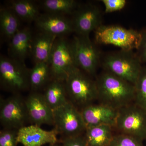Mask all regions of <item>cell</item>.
<instances>
[{
	"mask_svg": "<svg viewBox=\"0 0 146 146\" xmlns=\"http://www.w3.org/2000/svg\"><path fill=\"white\" fill-rule=\"evenodd\" d=\"M99 103L118 110L134 102V85L107 71L96 80Z\"/></svg>",
	"mask_w": 146,
	"mask_h": 146,
	"instance_id": "cell-1",
	"label": "cell"
},
{
	"mask_svg": "<svg viewBox=\"0 0 146 146\" xmlns=\"http://www.w3.org/2000/svg\"><path fill=\"white\" fill-rule=\"evenodd\" d=\"M67 95L77 108H83L98 100L96 82L77 68L69 73L65 81Z\"/></svg>",
	"mask_w": 146,
	"mask_h": 146,
	"instance_id": "cell-2",
	"label": "cell"
},
{
	"mask_svg": "<svg viewBox=\"0 0 146 146\" xmlns=\"http://www.w3.org/2000/svg\"><path fill=\"white\" fill-rule=\"evenodd\" d=\"M142 63L132 51L121 50L107 56L104 60L103 66L106 71L134 85L143 68Z\"/></svg>",
	"mask_w": 146,
	"mask_h": 146,
	"instance_id": "cell-3",
	"label": "cell"
},
{
	"mask_svg": "<svg viewBox=\"0 0 146 146\" xmlns=\"http://www.w3.org/2000/svg\"><path fill=\"white\" fill-rule=\"evenodd\" d=\"M114 130L143 141L146 140V111L134 103L118 110Z\"/></svg>",
	"mask_w": 146,
	"mask_h": 146,
	"instance_id": "cell-4",
	"label": "cell"
},
{
	"mask_svg": "<svg viewBox=\"0 0 146 146\" xmlns=\"http://www.w3.org/2000/svg\"><path fill=\"white\" fill-rule=\"evenodd\" d=\"M94 32L95 40L97 43L113 45L123 50H137L141 43V32L119 26L102 25Z\"/></svg>",
	"mask_w": 146,
	"mask_h": 146,
	"instance_id": "cell-5",
	"label": "cell"
},
{
	"mask_svg": "<svg viewBox=\"0 0 146 146\" xmlns=\"http://www.w3.org/2000/svg\"><path fill=\"white\" fill-rule=\"evenodd\" d=\"M29 73L25 63L1 56L0 82L3 89L13 92L28 89L30 86Z\"/></svg>",
	"mask_w": 146,
	"mask_h": 146,
	"instance_id": "cell-6",
	"label": "cell"
},
{
	"mask_svg": "<svg viewBox=\"0 0 146 146\" xmlns=\"http://www.w3.org/2000/svg\"><path fill=\"white\" fill-rule=\"evenodd\" d=\"M49 63L51 76L53 79L64 82L69 73L78 68L75 60L72 43L63 36L57 37L53 47Z\"/></svg>",
	"mask_w": 146,
	"mask_h": 146,
	"instance_id": "cell-7",
	"label": "cell"
},
{
	"mask_svg": "<svg viewBox=\"0 0 146 146\" xmlns=\"http://www.w3.org/2000/svg\"><path fill=\"white\" fill-rule=\"evenodd\" d=\"M53 113L54 128L65 137L85 133L86 126L81 112L70 101L53 110Z\"/></svg>",
	"mask_w": 146,
	"mask_h": 146,
	"instance_id": "cell-8",
	"label": "cell"
},
{
	"mask_svg": "<svg viewBox=\"0 0 146 146\" xmlns=\"http://www.w3.org/2000/svg\"><path fill=\"white\" fill-rule=\"evenodd\" d=\"M77 66L90 75H96L100 62V53L89 36L76 35L72 41Z\"/></svg>",
	"mask_w": 146,
	"mask_h": 146,
	"instance_id": "cell-9",
	"label": "cell"
},
{
	"mask_svg": "<svg viewBox=\"0 0 146 146\" xmlns=\"http://www.w3.org/2000/svg\"><path fill=\"white\" fill-rule=\"evenodd\" d=\"M29 120L25 101L18 95L1 100L0 121L4 128L19 129Z\"/></svg>",
	"mask_w": 146,
	"mask_h": 146,
	"instance_id": "cell-10",
	"label": "cell"
},
{
	"mask_svg": "<svg viewBox=\"0 0 146 146\" xmlns=\"http://www.w3.org/2000/svg\"><path fill=\"white\" fill-rule=\"evenodd\" d=\"M72 20L74 31L76 35L89 36L102 25V16L99 9L94 5L79 7L75 11Z\"/></svg>",
	"mask_w": 146,
	"mask_h": 146,
	"instance_id": "cell-11",
	"label": "cell"
},
{
	"mask_svg": "<svg viewBox=\"0 0 146 146\" xmlns=\"http://www.w3.org/2000/svg\"><path fill=\"white\" fill-rule=\"evenodd\" d=\"M29 120L33 125H54L53 110L47 104L43 94L33 93L25 101Z\"/></svg>",
	"mask_w": 146,
	"mask_h": 146,
	"instance_id": "cell-12",
	"label": "cell"
},
{
	"mask_svg": "<svg viewBox=\"0 0 146 146\" xmlns=\"http://www.w3.org/2000/svg\"><path fill=\"white\" fill-rule=\"evenodd\" d=\"M58 133L54 128L46 131L35 125L24 126L18 129L17 141L24 146H42L46 144L55 145Z\"/></svg>",
	"mask_w": 146,
	"mask_h": 146,
	"instance_id": "cell-13",
	"label": "cell"
},
{
	"mask_svg": "<svg viewBox=\"0 0 146 146\" xmlns=\"http://www.w3.org/2000/svg\"><path fill=\"white\" fill-rule=\"evenodd\" d=\"M80 112L86 128L103 125L115 127L118 111L109 106L92 104L82 108Z\"/></svg>",
	"mask_w": 146,
	"mask_h": 146,
	"instance_id": "cell-14",
	"label": "cell"
},
{
	"mask_svg": "<svg viewBox=\"0 0 146 146\" xmlns=\"http://www.w3.org/2000/svg\"><path fill=\"white\" fill-rule=\"evenodd\" d=\"M35 23L41 32L57 37L74 32L72 20L64 15L49 13L40 14Z\"/></svg>",
	"mask_w": 146,
	"mask_h": 146,
	"instance_id": "cell-15",
	"label": "cell"
},
{
	"mask_svg": "<svg viewBox=\"0 0 146 146\" xmlns=\"http://www.w3.org/2000/svg\"><path fill=\"white\" fill-rule=\"evenodd\" d=\"M33 39L28 28L19 30L9 41V52L11 58L25 63L26 58L31 54Z\"/></svg>",
	"mask_w": 146,
	"mask_h": 146,
	"instance_id": "cell-16",
	"label": "cell"
},
{
	"mask_svg": "<svg viewBox=\"0 0 146 146\" xmlns=\"http://www.w3.org/2000/svg\"><path fill=\"white\" fill-rule=\"evenodd\" d=\"M57 37L54 35L41 32L33 37L31 54L35 63L48 62Z\"/></svg>",
	"mask_w": 146,
	"mask_h": 146,
	"instance_id": "cell-17",
	"label": "cell"
},
{
	"mask_svg": "<svg viewBox=\"0 0 146 146\" xmlns=\"http://www.w3.org/2000/svg\"><path fill=\"white\" fill-rule=\"evenodd\" d=\"M114 128L103 125L86 128L84 136L88 146H109L115 134Z\"/></svg>",
	"mask_w": 146,
	"mask_h": 146,
	"instance_id": "cell-18",
	"label": "cell"
},
{
	"mask_svg": "<svg viewBox=\"0 0 146 146\" xmlns=\"http://www.w3.org/2000/svg\"><path fill=\"white\" fill-rule=\"evenodd\" d=\"M67 95L64 82L54 80L47 86L44 96L47 104L53 110L68 101Z\"/></svg>",
	"mask_w": 146,
	"mask_h": 146,
	"instance_id": "cell-19",
	"label": "cell"
},
{
	"mask_svg": "<svg viewBox=\"0 0 146 146\" xmlns=\"http://www.w3.org/2000/svg\"><path fill=\"white\" fill-rule=\"evenodd\" d=\"M8 7L19 19L27 22H35L40 15L38 6L34 1L30 0L10 1Z\"/></svg>",
	"mask_w": 146,
	"mask_h": 146,
	"instance_id": "cell-20",
	"label": "cell"
},
{
	"mask_svg": "<svg viewBox=\"0 0 146 146\" xmlns=\"http://www.w3.org/2000/svg\"><path fill=\"white\" fill-rule=\"evenodd\" d=\"M19 18L10 8L2 7L0 9V30L1 34L10 41L20 29Z\"/></svg>",
	"mask_w": 146,
	"mask_h": 146,
	"instance_id": "cell-21",
	"label": "cell"
},
{
	"mask_svg": "<svg viewBox=\"0 0 146 146\" xmlns=\"http://www.w3.org/2000/svg\"><path fill=\"white\" fill-rule=\"evenodd\" d=\"M51 76L49 63L48 62L35 63L30 70V86L33 90H37L45 85Z\"/></svg>",
	"mask_w": 146,
	"mask_h": 146,
	"instance_id": "cell-22",
	"label": "cell"
},
{
	"mask_svg": "<svg viewBox=\"0 0 146 146\" xmlns=\"http://www.w3.org/2000/svg\"><path fill=\"white\" fill-rule=\"evenodd\" d=\"M42 5L47 13L64 16L74 14L79 7L77 2L74 0H45Z\"/></svg>",
	"mask_w": 146,
	"mask_h": 146,
	"instance_id": "cell-23",
	"label": "cell"
},
{
	"mask_svg": "<svg viewBox=\"0 0 146 146\" xmlns=\"http://www.w3.org/2000/svg\"><path fill=\"white\" fill-rule=\"evenodd\" d=\"M134 86L135 92L134 103L146 111V66H143Z\"/></svg>",
	"mask_w": 146,
	"mask_h": 146,
	"instance_id": "cell-24",
	"label": "cell"
},
{
	"mask_svg": "<svg viewBox=\"0 0 146 146\" xmlns=\"http://www.w3.org/2000/svg\"><path fill=\"white\" fill-rule=\"evenodd\" d=\"M143 141L126 134H115L109 146H145Z\"/></svg>",
	"mask_w": 146,
	"mask_h": 146,
	"instance_id": "cell-25",
	"label": "cell"
},
{
	"mask_svg": "<svg viewBox=\"0 0 146 146\" xmlns=\"http://www.w3.org/2000/svg\"><path fill=\"white\" fill-rule=\"evenodd\" d=\"M17 129L4 128L0 132V146H16Z\"/></svg>",
	"mask_w": 146,
	"mask_h": 146,
	"instance_id": "cell-26",
	"label": "cell"
},
{
	"mask_svg": "<svg viewBox=\"0 0 146 146\" xmlns=\"http://www.w3.org/2000/svg\"><path fill=\"white\" fill-rule=\"evenodd\" d=\"M104 5L105 11L109 13L121 10L126 4L125 0H102Z\"/></svg>",
	"mask_w": 146,
	"mask_h": 146,
	"instance_id": "cell-27",
	"label": "cell"
},
{
	"mask_svg": "<svg viewBox=\"0 0 146 146\" xmlns=\"http://www.w3.org/2000/svg\"><path fill=\"white\" fill-rule=\"evenodd\" d=\"M63 146H88L84 134L79 136L65 137Z\"/></svg>",
	"mask_w": 146,
	"mask_h": 146,
	"instance_id": "cell-28",
	"label": "cell"
},
{
	"mask_svg": "<svg viewBox=\"0 0 146 146\" xmlns=\"http://www.w3.org/2000/svg\"><path fill=\"white\" fill-rule=\"evenodd\" d=\"M141 32V39L140 46L137 49V56L142 63H146V29Z\"/></svg>",
	"mask_w": 146,
	"mask_h": 146,
	"instance_id": "cell-29",
	"label": "cell"
},
{
	"mask_svg": "<svg viewBox=\"0 0 146 146\" xmlns=\"http://www.w3.org/2000/svg\"><path fill=\"white\" fill-rule=\"evenodd\" d=\"M56 146V145H51V146Z\"/></svg>",
	"mask_w": 146,
	"mask_h": 146,
	"instance_id": "cell-30",
	"label": "cell"
}]
</instances>
